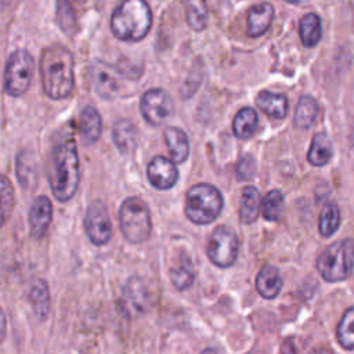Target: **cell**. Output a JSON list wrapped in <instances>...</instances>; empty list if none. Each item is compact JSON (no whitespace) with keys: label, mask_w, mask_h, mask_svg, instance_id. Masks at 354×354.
<instances>
[{"label":"cell","mask_w":354,"mask_h":354,"mask_svg":"<svg viewBox=\"0 0 354 354\" xmlns=\"http://www.w3.org/2000/svg\"><path fill=\"white\" fill-rule=\"evenodd\" d=\"M354 267V241L346 238L329 245L317 259V270L328 282L346 279Z\"/></svg>","instance_id":"8992f818"},{"label":"cell","mask_w":354,"mask_h":354,"mask_svg":"<svg viewBox=\"0 0 354 354\" xmlns=\"http://www.w3.org/2000/svg\"><path fill=\"white\" fill-rule=\"evenodd\" d=\"M285 1H288L290 4H300V3H304L306 0H285Z\"/></svg>","instance_id":"ab89813d"},{"label":"cell","mask_w":354,"mask_h":354,"mask_svg":"<svg viewBox=\"0 0 354 354\" xmlns=\"http://www.w3.org/2000/svg\"><path fill=\"white\" fill-rule=\"evenodd\" d=\"M57 21L66 35H73L76 32V17L69 0H57Z\"/></svg>","instance_id":"836d02e7"},{"label":"cell","mask_w":354,"mask_h":354,"mask_svg":"<svg viewBox=\"0 0 354 354\" xmlns=\"http://www.w3.org/2000/svg\"><path fill=\"white\" fill-rule=\"evenodd\" d=\"M260 209H261V199H260L259 189L252 185L245 187L241 195V207H239L241 221L245 224H252L253 221H256L260 213Z\"/></svg>","instance_id":"cb8c5ba5"},{"label":"cell","mask_w":354,"mask_h":354,"mask_svg":"<svg viewBox=\"0 0 354 354\" xmlns=\"http://www.w3.org/2000/svg\"><path fill=\"white\" fill-rule=\"evenodd\" d=\"M83 227L88 241L95 246H102L109 242L112 236V224L108 207L102 201L97 199L88 205Z\"/></svg>","instance_id":"30bf717a"},{"label":"cell","mask_w":354,"mask_h":354,"mask_svg":"<svg viewBox=\"0 0 354 354\" xmlns=\"http://www.w3.org/2000/svg\"><path fill=\"white\" fill-rule=\"evenodd\" d=\"M102 131V120L94 106H84L79 115V133L86 145L98 141Z\"/></svg>","instance_id":"9a60e30c"},{"label":"cell","mask_w":354,"mask_h":354,"mask_svg":"<svg viewBox=\"0 0 354 354\" xmlns=\"http://www.w3.org/2000/svg\"><path fill=\"white\" fill-rule=\"evenodd\" d=\"M281 288H282V278H281L279 270L271 264L263 266L256 277L257 292L266 299H272L281 292Z\"/></svg>","instance_id":"ffe728a7"},{"label":"cell","mask_w":354,"mask_h":354,"mask_svg":"<svg viewBox=\"0 0 354 354\" xmlns=\"http://www.w3.org/2000/svg\"><path fill=\"white\" fill-rule=\"evenodd\" d=\"M7 322H6V315L0 307V343L4 340L6 337V332H7V328H6Z\"/></svg>","instance_id":"d590c367"},{"label":"cell","mask_w":354,"mask_h":354,"mask_svg":"<svg viewBox=\"0 0 354 354\" xmlns=\"http://www.w3.org/2000/svg\"><path fill=\"white\" fill-rule=\"evenodd\" d=\"M47 178L51 192L58 202H68L76 194L80 183V160L72 136L62 137L54 144Z\"/></svg>","instance_id":"6da1fadb"},{"label":"cell","mask_w":354,"mask_h":354,"mask_svg":"<svg viewBox=\"0 0 354 354\" xmlns=\"http://www.w3.org/2000/svg\"><path fill=\"white\" fill-rule=\"evenodd\" d=\"M41 87L51 100L68 98L75 86L73 55L61 46L53 44L43 50L39 62Z\"/></svg>","instance_id":"7a4b0ae2"},{"label":"cell","mask_w":354,"mask_h":354,"mask_svg":"<svg viewBox=\"0 0 354 354\" xmlns=\"http://www.w3.org/2000/svg\"><path fill=\"white\" fill-rule=\"evenodd\" d=\"M254 171V160L252 156H245L239 160L236 167V174L239 180H246L253 176Z\"/></svg>","instance_id":"e575fe53"},{"label":"cell","mask_w":354,"mask_h":354,"mask_svg":"<svg viewBox=\"0 0 354 354\" xmlns=\"http://www.w3.org/2000/svg\"><path fill=\"white\" fill-rule=\"evenodd\" d=\"M53 220V205L51 201L46 195L36 196L30 205L28 213V223L30 235L36 239L43 238L47 232Z\"/></svg>","instance_id":"5bb4252c"},{"label":"cell","mask_w":354,"mask_h":354,"mask_svg":"<svg viewBox=\"0 0 354 354\" xmlns=\"http://www.w3.org/2000/svg\"><path fill=\"white\" fill-rule=\"evenodd\" d=\"M201 354H220L216 348H213V347H207V348H205Z\"/></svg>","instance_id":"f35d334b"},{"label":"cell","mask_w":354,"mask_h":354,"mask_svg":"<svg viewBox=\"0 0 354 354\" xmlns=\"http://www.w3.org/2000/svg\"><path fill=\"white\" fill-rule=\"evenodd\" d=\"M274 19V8L270 3H259L249 10L248 35L260 36L268 30Z\"/></svg>","instance_id":"d6986e66"},{"label":"cell","mask_w":354,"mask_h":354,"mask_svg":"<svg viewBox=\"0 0 354 354\" xmlns=\"http://www.w3.org/2000/svg\"><path fill=\"white\" fill-rule=\"evenodd\" d=\"M148 205L138 196L126 198L119 207V228L123 238L133 245L142 243L151 234Z\"/></svg>","instance_id":"5b68a950"},{"label":"cell","mask_w":354,"mask_h":354,"mask_svg":"<svg viewBox=\"0 0 354 354\" xmlns=\"http://www.w3.org/2000/svg\"><path fill=\"white\" fill-rule=\"evenodd\" d=\"M281 354H295V347H293L292 340H286V342L282 344V351H281Z\"/></svg>","instance_id":"8d00e7d4"},{"label":"cell","mask_w":354,"mask_h":354,"mask_svg":"<svg viewBox=\"0 0 354 354\" xmlns=\"http://www.w3.org/2000/svg\"><path fill=\"white\" fill-rule=\"evenodd\" d=\"M336 336H337L339 343L344 348H347V350L354 348V306L348 307L344 311V314L337 325Z\"/></svg>","instance_id":"4dcf8cb0"},{"label":"cell","mask_w":354,"mask_h":354,"mask_svg":"<svg viewBox=\"0 0 354 354\" xmlns=\"http://www.w3.org/2000/svg\"><path fill=\"white\" fill-rule=\"evenodd\" d=\"M256 105L264 113L275 119H283L288 113V100L279 93H272L268 90L260 91L256 97Z\"/></svg>","instance_id":"44dd1931"},{"label":"cell","mask_w":354,"mask_h":354,"mask_svg":"<svg viewBox=\"0 0 354 354\" xmlns=\"http://www.w3.org/2000/svg\"><path fill=\"white\" fill-rule=\"evenodd\" d=\"M170 279L177 290H187L195 279V268L191 257L181 252L170 267Z\"/></svg>","instance_id":"e0dca14e"},{"label":"cell","mask_w":354,"mask_h":354,"mask_svg":"<svg viewBox=\"0 0 354 354\" xmlns=\"http://www.w3.org/2000/svg\"><path fill=\"white\" fill-rule=\"evenodd\" d=\"M322 36V25H321V18L314 14H306L300 19V39L301 43L306 47H314L318 44Z\"/></svg>","instance_id":"484cf974"},{"label":"cell","mask_w":354,"mask_h":354,"mask_svg":"<svg viewBox=\"0 0 354 354\" xmlns=\"http://www.w3.org/2000/svg\"><path fill=\"white\" fill-rule=\"evenodd\" d=\"M173 101L163 88H149L140 100V112L151 126L163 124L173 113Z\"/></svg>","instance_id":"8fae6325"},{"label":"cell","mask_w":354,"mask_h":354,"mask_svg":"<svg viewBox=\"0 0 354 354\" xmlns=\"http://www.w3.org/2000/svg\"><path fill=\"white\" fill-rule=\"evenodd\" d=\"M282 210H283V195H282V192L278 191V189L270 191L263 199V205H261L263 217L268 221H275V220L279 218Z\"/></svg>","instance_id":"1f68e13d"},{"label":"cell","mask_w":354,"mask_h":354,"mask_svg":"<svg viewBox=\"0 0 354 354\" xmlns=\"http://www.w3.org/2000/svg\"><path fill=\"white\" fill-rule=\"evenodd\" d=\"M147 178L153 188L166 191L176 185L178 180V170L173 160L162 155H156L147 166Z\"/></svg>","instance_id":"7c38bea8"},{"label":"cell","mask_w":354,"mask_h":354,"mask_svg":"<svg viewBox=\"0 0 354 354\" xmlns=\"http://www.w3.org/2000/svg\"><path fill=\"white\" fill-rule=\"evenodd\" d=\"M15 205L14 187L10 178L0 174V228L10 220Z\"/></svg>","instance_id":"f1b7e54d"},{"label":"cell","mask_w":354,"mask_h":354,"mask_svg":"<svg viewBox=\"0 0 354 354\" xmlns=\"http://www.w3.org/2000/svg\"><path fill=\"white\" fill-rule=\"evenodd\" d=\"M340 225V210L336 203L328 202L324 205L319 214V232L322 236H332Z\"/></svg>","instance_id":"f546056e"},{"label":"cell","mask_w":354,"mask_h":354,"mask_svg":"<svg viewBox=\"0 0 354 354\" xmlns=\"http://www.w3.org/2000/svg\"><path fill=\"white\" fill-rule=\"evenodd\" d=\"M257 127V113L253 108H242L236 112L234 122H232V130L236 138L246 140L250 138Z\"/></svg>","instance_id":"d4e9b609"},{"label":"cell","mask_w":354,"mask_h":354,"mask_svg":"<svg viewBox=\"0 0 354 354\" xmlns=\"http://www.w3.org/2000/svg\"><path fill=\"white\" fill-rule=\"evenodd\" d=\"M310 354H332V353L328 348H325V347H317Z\"/></svg>","instance_id":"74e56055"},{"label":"cell","mask_w":354,"mask_h":354,"mask_svg":"<svg viewBox=\"0 0 354 354\" xmlns=\"http://www.w3.org/2000/svg\"><path fill=\"white\" fill-rule=\"evenodd\" d=\"M238 238L231 228L220 225L213 230L206 245V254L214 266L221 268L231 267L238 257Z\"/></svg>","instance_id":"ba28073f"},{"label":"cell","mask_w":354,"mask_h":354,"mask_svg":"<svg viewBox=\"0 0 354 354\" xmlns=\"http://www.w3.org/2000/svg\"><path fill=\"white\" fill-rule=\"evenodd\" d=\"M93 90L104 100H113L120 94L123 80L127 77L122 73L119 66L94 61L88 71Z\"/></svg>","instance_id":"9c48e42d"},{"label":"cell","mask_w":354,"mask_h":354,"mask_svg":"<svg viewBox=\"0 0 354 354\" xmlns=\"http://www.w3.org/2000/svg\"><path fill=\"white\" fill-rule=\"evenodd\" d=\"M318 115V104L310 95H303L295 111V126L299 129H308Z\"/></svg>","instance_id":"4316f807"},{"label":"cell","mask_w":354,"mask_h":354,"mask_svg":"<svg viewBox=\"0 0 354 354\" xmlns=\"http://www.w3.org/2000/svg\"><path fill=\"white\" fill-rule=\"evenodd\" d=\"M36 176L35 159L29 152H21L17 158V177L24 188H29Z\"/></svg>","instance_id":"d6a6232c"},{"label":"cell","mask_w":354,"mask_h":354,"mask_svg":"<svg viewBox=\"0 0 354 354\" xmlns=\"http://www.w3.org/2000/svg\"><path fill=\"white\" fill-rule=\"evenodd\" d=\"M145 282L137 277L130 278L123 286L122 306L127 314H141L151 304V295Z\"/></svg>","instance_id":"4fadbf2b"},{"label":"cell","mask_w":354,"mask_h":354,"mask_svg":"<svg viewBox=\"0 0 354 354\" xmlns=\"http://www.w3.org/2000/svg\"><path fill=\"white\" fill-rule=\"evenodd\" d=\"M333 155L332 141L325 133H315L307 153V159L313 166L326 165Z\"/></svg>","instance_id":"603a6c76"},{"label":"cell","mask_w":354,"mask_h":354,"mask_svg":"<svg viewBox=\"0 0 354 354\" xmlns=\"http://www.w3.org/2000/svg\"><path fill=\"white\" fill-rule=\"evenodd\" d=\"M221 192L212 184L201 183L191 187L185 195V216L196 225L213 223L223 210Z\"/></svg>","instance_id":"277c9868"},{"label":"cell","mask_w":354,"mask_h":354,"mask_svg":"<svg viewBox=\"0 0 354 354\" xmlns=\"http://www.w3.org/2000/svg\"><path fill=\"white\" fill-rule=\"evenodd\" d=\"M112 140L120 153H130L137 147L138 130L131 120L120 119L112 127Z\"/></svg>","instance_id":"2e32d148"},{"label":"cell","mask_w":354,"mask_h":354,"mask_svg":"<svg viewBox=\"0 0 354 354\" xmlns=\"http://www.w3.org/2000/svg\"><path fill=\"white\" fill-rule=\"evenodd\" d=\"M75 1H77V3H83V1H86V0H75Z\"/></svg>","instance_id":"60d3db41"},{"label":"cell","mask_w":354,"mask_h":354,"mask_svg":"<svg viewBox=\"0 0 354 354\" xmlns=\"http://www.w3.org/2000/svg\"><path fill=\"white\" fill-rule=\"evenodd\" d=\"M152 25V12L145 0H123L112 12L111 30L123 41H138Z\"/></svg>","instance_id":"3957f363"},{"label":"cell","mask_w":354,"mask_h":354,"mask_svg":"<svg viewBox=\"0 0 354 354\" xmlns=\"http://www.w3.org/2000/svg\"><path fill=\"white\" fill-rule=\"evenodd\" d=\"M187 22L194 30H203L207 25V4L206 0H184Z\"/></svg>","instance_id":"83f0119b"},{"label":"cell","mask_w":354,"mask_h":354,"mask_svg":"<svg viewBox=\"0 0 354 354\" xmlns=\"http://www.w3.org/2000/svg\"><path fill=\"white\" fill-rule=\"evenodd\" d=\"M165 142L174 163H184L189 155V140L180 127H167L165 130Z\"/></svg>","instance_id":"ac0fdd59"},{"label":"cell","mask_w":354,"mask_h":354,"mask_svg":"<svg viewBox=\"0 0 354 354\" xmlns=\"http://www.w3.org/2000/svg\"><path fill=\"white\" fill-rule=\"evenodd\" d=\"M35 71L33 57L26 50L14 51L4 68V91L10 97H21L30 86Z\"/></svg>","instance_id":"52a82bcc"},{"label":"cell","mask_w":354,"mask_h":354,"mask_svg":"<svg viewBox=\"0 0 354 354\" xmlns=\"http://www.w3.org/2000/svg\"><path fill=\"white\" fill-rule=\"evenodd\" d=\"M29 301L39 319H46L50 313V290L48 283L39 278L36 279L29 290Z\"/></svg>","instance_id":"7402d4cb"}]
</instances>
